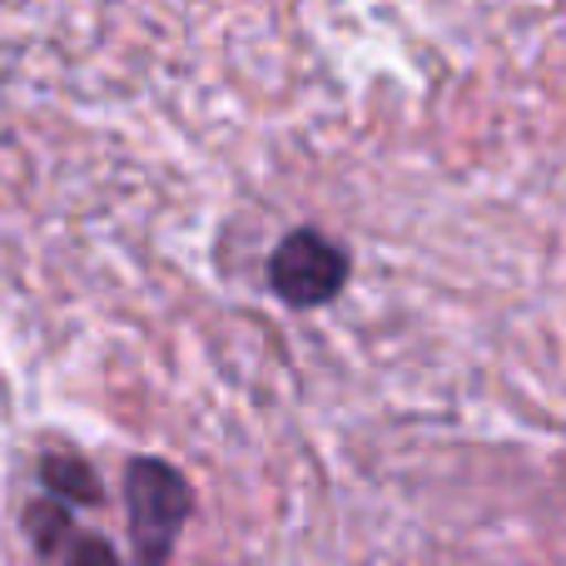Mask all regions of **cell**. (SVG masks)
<instances>
[{
    "label": "cell",
    "mask_w": 566,
    "mask_h": 566,
    "mask_svg": "<svg viewBox=\"0 0 566 566\" xmlns=\"http://www.w3.org/2000/svg\"><path fill=\"white\" fill-rule=\"evenodd\" d=\"M189 482L165 458H135L125 468V512H129V557L135 566H165L189 522Z\"/></svg>",
    "instance_id": "6da1fadb"
},
{
    "label": "cell",
    "mask_w": 566,
    "mask_h": 566,
    "mask_svg": "<svg viewBox=\"0 0 566 566\" xmlns=\"http://www.w3.org/2000/svg\"><path fill=\"white\" fill-rule=\"evenodd\" d=\"M269 283L289 308H323L348 283V249L323 229H293L269 259Z\"/></svg>",
    "instance_id": "7a4b0ae2"
},
{
    "label": "cell",
    "mask_w": 566,
    "mask_h": 566,
    "mask_svg": "<svg viewBox=\"0 0 566 566\" xmlns=\"http://www.w3.org/2000/svg\"><path fill=\"white\" fill-rule=\"evenodd\" d=\"M25 532H30V547H35L40 566H119L115 547L99 532L80 527L75 507L45 497V492L25 507Z\"/></svg>",
    "instance_id": "3957f363"
},
{
    "label": "cell",
    "mask_w": 566,
    "mask_h": 566,
    "mask_svg": "<svg viewBox=\"0 0 566 566\" xmlns=\"http://www.w3.org/2000/svg\"><path fill=\"white\" fill-rule=\"evenodd\" d=\"M40 488H45V497L65 502V507H99V472L90 468L80 452H45L40 458Z\"/></svg>",
    "instance_id": "277c9868"
}]
</instances>
